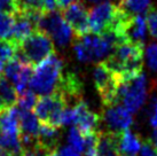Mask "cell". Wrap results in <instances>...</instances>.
<instances>
[{
	"label": "cell",
	"instance_id": "obj_1",
	"mask_svg": "<svg viewBox=\"0 0 157 156\" xmlns=\"http://www.w3.org/2000/svg\"><path fill=\"white\" fill-rule=\"evenodd\" d=\"M64 77L63 61L55 53L35 67L29 90L36 96H46L57 93Z\"/></svg>",
	"mask_w": 157,
	"mask_h": 156
},
{
	"label": "cell",
	"instance_id": "obj_2",
	"mask_svg": "<svg viewBox=\"0 0 157 156\" xmlns=\"http://www.w3.org/2000/svg\"><path fill=\"white\" fill-rule=\"evenodd\" d=\"M142 60L144 46L123 41L113 48L105 63L117 75L119 80H124L142 71Z\"/></svg>",
	"mask_w": 157,
	"mask_h": 156
},
{
	"label": "cell",
	"instance_id": "obj_3",
	"mask_svg": "<svg viewBox=\"0 0 157 156\" xmlns=\"http://www.w3.org/2000/svg\"><path fill=\"white\" fill-rule=\"evenodd\" d=\"M121 43H123V40L113 31H108L103 35L88 33L79 38L74 51L80 62H93L107 57Z\"/></svg>",
	"mask_w": 157,
	"mask_h": 156
},
{
	"label": "cell",
	"instance_id": "obj_4",
	"mask_svg": "<svg viewBox=\"0 0 157 156\" xmlns=\"http://www.w3.org/2000/svg\"><path fill=\"white\" fill-rule=\"evenodd\" d=\"M54 53L53 40L47 33L37 29L17 46L16 57L30 65H38Z\"/></svg>",
	"mask_w": 157,
	"mask_h": 156
},
{
	"label": "cell",
	"instance_id": "obj_5",
	"mask_svg": "<svg viewBox=\"0 0 157 156\" xmlns=\"http://www.w3.org/2000/svg\"><path fill=\"white\" fill-rule=\"evenodd\" d=\"M118 99L132 114L144 106L147 99V78L142 71L133 77L119 80Z\"/></svg>",
	"mask_w": 157,
	"mask_h": 156
},
{
	"label": "cell",
	"instance_id": "obj_6",
	"mask_svg": "<svg viewBox=\"0 0 157 156\" xmlns=\"http://www.w3.org/2000/svg\"><path fill=\"white\" fill-rule=\"evenodd\" d=\"M93 79H94L96 91L100 96L103 106L108 108V107L118 104L119 102V99H118L119 79L117 75L108 68L105 61L95 65L94 71H93Z\"/></svg>",
	"mask_w": 157,
	"mask_h": 156
},
{
	"label": "cell",
	"instance_id": "obj_7",
	"mask_svg": "<svg viewBox=\"0 0 157 156\" xmlns=\"http://www.w3.org/2000/svg\"><path fill=\"white\" fill-rule=\"evenodd\" d=\"M67 107L68 102L64 96L60 93H54L52 96L38 98L35 114L41 124H47L59 129L62 126V115Z\"/></svg>",
	"mask_w": 157,
	"mask_h": 156
},
{
	"label": "cell",
	"instance_id": "obj_8",
	"mask_svg": "<svg viewBox=\"0 0 157 156\" xmlns=\"http://www.w3.org/2000/svg\"><path fill=\"white\" fill-rule=\"evenodd\" d=\"M119 18V8L116 5L105 1L96 5L88 12L90 30L94 35H103L113 29Z\"/></svg>",
	"mask_w": 157,
	"mask_h": 156
},
{
	"label": "cell",
	"instance_id": "obj_9",
	"mask_svg": "<svg viewBox=\"0 0 157 156\" xmlns=\"http://www.w3.org/2000/svg\"><path fill=\"white\" fill-rule=\"evenodd\" d=\"M38 29L47 33L53 43L60 47L67 46L74 36V31L62 18L61 13H57L55 10L45 14L38 25Z\"/></svg>",
	"mask_w": 157,
	"mask_h": 156
},
{
	"label": "cell",
	"instance_id": "obj_10",
	"mask_svg": "<svg viewBox=\"0 0 157 156\" xmlns=\"http://www.w3.org/2000/svg\"><path fill=\"white\" fill-rule=\"evenodd\" d=\"M60 13L78 38H82L91 32L88 24V12L83 2L75 1L66 8L61 9Z\"/></svg>",
	"mask_w": 157,
	"mask_h": 156
},
{
	"label": "cell",
	"instance_id": "obj_11",
	"mask_svg": "<svg viewBox=\"0 0 157 156\" xmlns=\"http://www.w3.org/2000/svg\"><path fill=\"white\" fill-rule=\"evenodd\" d=\"M147 29H148L147 18L144 15H138L127 18L121 26L118 35L123 41H130L144 46L147 36Z\"/></svg>",
	"mask_w": 157,
	"mask_h": 156
},
{
	"label": "cell",
	"instance_id": "obj_12",
	"mask_svg": "<svg viewBox=\"0 0 157 156\" xmlns=\"http://www.w3.org/2000/svg\"><path fill=\"white\" fill-rule=\"evenodd\" d=\"M103 121L109 127V132L119 135L131 127L133 124V117L132 113H130L124 106L115 104L107 108L103 115Z\"/></svg>",
	"mask_w": 157,
	"mask_h": 156
},
{
	"label": "cell",
	"instance_id": "obj_13",
	"mask_svg": "<svg viewBox=\"0 0 157 156\" xmlns=\"http://www.w3.org/2000/svg\"><path fill=\"white\" fill-rule=\"evenodd\" d=\"M74 108L76 111L75 125L82 132V135H86L93 132H98L101 122L100 115L92 111L84 100H80L78 103L75 104Z\"/></svg>",
	"mask_w": 157,
	"mask_h": 156
},
{
	"label": "cell",
	"instance_id": "obj_14",
	"mask_svg": "<svg viewBox=\"0 0 157 156\" xmlns=\"http://www.w3.org/2000/svg\"><path fill=\"white\" fill-rule=\"evenodd\" d=\"M0 131L10 137H21L20 109L16 106L6 108L0 113Z\"/></svg>",
	"mask_w": 157,
	"mask_h": 156
},
{
	"label": "cell",
	"instance_id": "obj_15",
	"mask_svg": "<svg viewBox=\"0 0 157 156\" xmlns=\"http://www.w3.org/2000/svg\"><path fill=\"white\" fill-rule=\"evenodd\" d=\"M35 30H37V28L30 18H26L25 15H22V14H15V22H14L10 41H13L15 45L18 46Z\"/></svg>",
	"mask_w": 157,
	"mask_h": 156
},
{
	"label": "cell",
	"instance_id": "obj_16",
	"mask_svg": "<svg viewBox=\"0 0 157 156\" xmlns=\"http://www.w3.org/2000/svg\"><path fill=\"white\" fill-rule=\"evenodd\" d=\"M141 146L142 141L130 129L123 131L118 135V149L121 155L134 156L140 152Z\"/></svg>",
	"mask_w": 157,
	"mask_h": 156
},
{
	"label": "cell",
	"instance_id": "obj_17",
	"mask_svg": "<svg viewBox=\"0 0 157 156\" xmlns=\"http://www.w3.org/2000/svg\"><path fill=\"white\" fill-rule=\"evenodd\" d=\"M118 8L128 18L144 15L151 10V0H119Z\"/></svg>",
	"mask_w": 157,
	"mask_h": 156
},
{
	"label": "cell",
	"instance_id": "obj_18",
	"mask_svg": "<svg viewBox=\"0 0 157 156\" xmlns=\"http://www.w3.org/2000/svg\"><path fill=\"white\" fill-rule=\"evenodd\" d=\"M20 129L21 135L37 139L39 133V119L31 110H20Z\"/></svg>",
	"mask_w": 157,
	"mask_h": 156
},
{
	"label": "cell",
	"instance_id": "obj_19",
	"mask_svg": "<svg viewBox=\"0 0 157 156\" xmlns=\"http://www.w3.org/2000/svg\"><path fill=\"white\" fill-rule=\"evenodd\" d=\"M118 135L113 132H100L98 156H119L118 149Z\"/></svg>",
	"mask_w": 157,
	"mask_h": 156
},
{
	"label": "cell",
	"instance_id": "obj_20",
	"mask_svg": "<svg viewBox=\"0 0 157 156\" xmlns=\"http://www.w3.org/2000/svg\"><path fill=\"white\" fill-rule=\"evenodd\" d=\"M37 140L43 147L46 148L49 152L56 150L57 143H59V140H60L59 129L54 127V126L47 125V124H41Z\"/></svg>",
	"mask_w": 157,
	"mask_h": 156
},
{
	"label": "cell",
	"instance_id": "obj_21",
	"mask_svg": "<svg viewBox=\"0 0 157 156\" xmlns=\"http://www.w3.org/2000/svg\"><path fill=\"white\" fill-rule=\"evenodd\" d=\"M0 100L7 108L15 106L18 100V96L14 85L4 76L0 77Z\"/></svg>",
	"mask_w": 157,
	"mask_h": 156
},
{
	"label": "cell",
	"instance_id": "obj_22",
	"mask_svg": "<svg viewBox=\"0 0 157 156\" xmlns=\"http://www.w3.org/2000/svg\"><path fill=\"white\" fill-rule=\"evenodd\" d=\"M17 13L23 15L32 14H46L44 0H16Z\"/></svg>",
	"mask_w": 157,
	"mask_h": 156
},
{
	"label": "cell",
	"instance_id": "obj_23",
	"mask_svg": "<svg viewBox=\"0 0 157 156\" xmlns=\"http://www.w3.org/2000/svg\"><path fill=\"white\" fill-rule=\"evenodd\" d=\"M15 15L0 12V40H10Z\"/></svg>",
	"mask_w": 157,
	"mask_h": 156
},
{
	"label": "cell",
	"instance_id": "obj_24",
	"mask_svg": "<svg viewBox=\"0 0 157 156\" xmlns=\"http://www.w3.org/2000/svg\"><path fill=\"white\" fill-rule=\"evenodd\" d=\"M85 137V145H84V156H98V145H99V138L100 132H93L90 135H84Z\"/></svg>",
	"mask_w": 157,
	"mask_h": 156
},
{
	"label": "cell",
	"instance_id": "obj_25",
	"mask_svg": "<svg viewBox=\"0 0 157 156\" xmlns=\"http://www.w3.org/2000/svg\"><path fill=\"white\" fill-rule=\"evenodd\" d=\"M68 142H69L70 147L74 148L76 152L83 153L84 145H85V137L82 135V132L76 127H71L68 133Z\"/></svg>",
	"mask_w": 157,
	"mask_h": 156
},
{
	"label": "cell",
	"instance_id": "obj_26",
	"mask_svg": "<svg viewBox=\"0 0 157 156\" xmlns=\"http://www.w3.org/2000/svg\"><path fill=\"white\" fill-rule=\"evenodd\" d=\"M17 53V45L10 40H0V60L4 62L13 60Z\"/></svg>",
	"mask_w": 157,
	"mask_h": 156
},
{
	"label": "cell",
	"instance_id": "obj_27",
	"mask_svg": "<svg viewBox=\"0 0 157 156\" xmlns=\"http://www.w3.org/2000/svg\"><path fill=\"white\" fill-rule=\"evenodd\" d=\"M39 96H36L35 93L30 90H28L25 93L18 96L17 100V107L20 110H32L37 104Z\"/></svg>",
	"mask_w": 157,
	"mask_h": 156
},
{
	"label": "cell",
	"instance_id": "obj_28",
	"mask_svg": "<svg viewBox=\"0 0 157 156\" xmlns=\"http://www.w3.org/2000/svg\"><path fill=\"white\" fill-rule=\"evenodd\" d=\"M146 59L148 67L154 72H157V43H151L146 49Z\"/></svg>",
	"mask_w": 157,
	"mask_h": 156
},
{
	"label": "cell",
	"instance_id": "obj_29",
	"mask_svg": "<svg viewBox=\"0 0 157 156\" xmlns=\"http://www.w3.org/2000/svg\"><path fill=\"white\" fill-rule=\"evenodd\" d=\"M148 30L154 38L157 39V9H151L147 16Z\"/></svg>",
	"mask_w": 157,
	"mask_h": 156
},
{
	"label": "cell",
	"instance_id": "obj_30",
	"mask_svg": "<svg viewBox=\"0 0 157 156\" xmlns=\"http://www.w3.org/2000/svg\"><path fill=\"white\" fill-rule=\"evenodd\" d=\"M0 12L15 15L17 13L16 0H0Z\"/></svg>",
	"mask_w": 157,
	"mask_h": 156
},
{
	"label": "cell",
	"instance_id": "obj_31",
	"mask_svg": "<svg viewBox=\"0 0 157 156\" xmlns=\"http://www.w3.org/2000/svg\"><path fill=\"white\" fill-rule=\"evenodd\" d=\"M139 153L140 156H157V148L150 142V140H147L142 142Z\"/></svg>",
	"mask_w": 157,
	"mask_h": 156
},
{
	"label": "cell",
	"instance_id": "obj_32",
	"mask_svg": "<svg viewBox=\"0 0 157 156\" xmlns=\"http://www.w3.org/2000/svg\"><path fill=\"white\" fill-rule=\"evenodd\" d=\"M57 152H59V156H80L78 152H76L74 148H71L70 146L57 149Z\"/></svg>",
	"mask_w": 157,
	"mask_h": 156
},
{
	"label": "cell",
	"instance_id": "obj_33",
	"mask_svg": "<svg viewBox=\"0 0 157 156\" xmlns=\"http://www.w3.org/2000/svg\"><path fill=\"white\" fill-rule=\"evenodd\" d=\"M44 2H45V7H46V12H47V13L54 12L57 6L56 0H44Z\"/></svg>",
	"mask_w": 157,
	"mask_h": 156
},
{
	"label": "cell",
	"instance_id": "obj_34",
	"mask_svg": "<svg viewBox=\"0 0 157 156\" xmlns=\"http://www.w3.org/2000/svg\"><path fill=\"white\" fill-rule=\"evenodd\" d=\"M76 0H56V4H57V7H60L61 9L66 8L67 6H69L70 4H72L75 2Z\"/></svg>",
	"mask_w": 157,
	"mask_h": 156
},
{
	"label": "cell",
	"instance_id": "obj_35",
	"mask_svg": "<svg viewBox=\"0 0 157 156\" xmlns=\"http://www.w3.org/2000/svg\"><path fill=\"white\" fill-rule=\"evenodd\" d=\"M150 142L153 143L154 146L157 148V129L153 131V133H151V138H150Z\"/></svg>",
	"mask_w": 157,
	"mask_h": 156
},
{
	"label": "cell",
	"instance_id": "obj_36",
	"mask_svg": "<svg viewBox=\"0 0 157 156\" xmlns=\"http://www.w3.org/2000/svg\"><path fill=\"white\" fill-rule=\"evenodd\" d=\"M4 63H5L4 61L0 60V77H1V75H2V72H4V68H5Z\"/></svg>",
	"mask_w": 157,
	"mask_h": 156
},
{
	"label": "cell",
	"instance_id": "obj_37",
	"mask_svg": "<svg viewBox=\"0 0 157 156\" xmlns=\"http://www.w3.org/2000/svg\"><path fill=\"white\" fill-rule=\"evenodd\" d=\"M6 108H7V107H6L4 102H2L1 100H0V113H1V111H4V110H5Z\"/></svg>",
	"mask_w": 157,
	"mask_h": 156
},
{
	"label": "cell",
	"instance_id": "obj_38",
	"mask_svg": "<svg viewBox=\"0 0 157 156\" xmlns=\"http://www.w3.org/2000/svg\"><path fill=\"white\" fill-rule=\"evenodd\" d=\"M90 2H92V4H102V1H105V0H88Z\"/></svg>",
	"mask_w": 157,
	"mask_h": 156
},
{
	"label": "cell",
	"instance_id": "obj_39",
	"mask_svg": "<svg viewBox=\"0 0 157 156\" xmlns=\"http://www.w3.org/2000/svg\"><path fill=\"white\" fill-rule=\"evenodd\" d=\"M119 156H126V155H119Z\"/></svg>",
	"mask_w": 157,
	"mask_h": 156
}]
</instances>
